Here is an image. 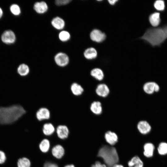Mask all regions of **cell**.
I'll return each mask as SVG.
<instances>
[{"label":"cell","instance_id":"obj_1","mask_svg":"<svg viewBox=\"0 0 167 167\" xmlns=\"http://www.w3.org/2000/svg\"><path fill=\"white\" fill-rule=\"evenodd\" d=\"M26 113L21 105H15L6 107H0V124H12L21 118Z\"/></svg>","mask_w":167,"mask_h":167},{"label":"cell","instance_id":"obj_2","mask_svg":"<svg viewBox=\"0 0 167 167\" xmlns=\"http://www.w3.org/2000/svg\"><path fill=\"white\" fill-rule=\"evenodd\" d=\"M167 38V26L148 29L141 39L152 46H159Z\"/></svg>","mask_w":167,"mask_h":167},{"label":"cell","instance_id":"obj_3","mask_svg":"<svg viewBox=\"0 0 167 167\" xmlns=\"http://www.w3.org/2000/svg\"><path fill=\"white\" fill-rule=\"evenodd\" d=\"M97 156L103 160L107 167H112L119 161L118 153L116 148L113 146H102L99 149Z\"/></svg>","mask_w":167,"mask_h":167},{"label":"cell","instance_id":"obj_4","mask_svg":"<svg viewBox=\"0 0 167 167\" xmlns=\"http://www.w3.org/2000/svg\"><path fill=\"white\" fill-rule=\"evenodd\" d=\"M144 92L147 94L151 95L159 92L160 87L156 82L149 81L145 83L143 86Z\"/></svg>","mask_w":167,"mask_h":167},{"label":"cell","instance_id":"obj_5","mask_svg":"<svg viewBox=\"0 0 167 167\" xmlns=\"http://www.w3.org/2000/svg\"><path fill=\"white\" fill-rule=\"evenodd\" d=\"M54 60L56 64L61 67L66 66L69 62V57L66 54L63 52H59L56 54Z\"/></svg>","mask_w":167,"mask_h":167},{"label":"cell","instance_id":"obj_6","mask_svg":"<svg viewBox=\"0 0 167 167\" xmlns=\"http://www.w3.org/2000/svg\"><path fill=\"white\" fill-rule=\"evenodd\" d=\"M51 116L49 109L47 108L42 107L40 108L36 113V119L40 121L49 119Z\"/></svg>","mask_w":167,"mask_h":167},{"label":"cell","instance_id":"obj_7","mask_svg":"<svg viewBox=\"0 0 167 167\" xmlns=\"http://www.w3.org/2000/svg\"><path fill=\"white\" fill-rule=\"evenodd\" d=\"M137 127L139 132L143 135L149 133L152 130L151 125L148 122L145 120L139 121L137 124Z\"/></svg>","mask_w":167,"mask_h":167},{"label":"cell","instance_id":"obj_8","mask_svg":"<svg viewBox=\"0 0 167 167\" xmlns=\"http://www.w3.org/2000/svg\"><path fill=\"white\" fill-rule=\"evenodd\" d=\"M16 37L14 32L10 30L5 31L1 36V40L4 43L7 44L13 43L15 41Z\"/></svg>","mask_w":167,"mask_h":167},{"label":"cell","instance_id":"obj_9","mask_svg":"<svg viewBox=\"0 0 167 167\" xmlns=\"http://www.w3.org/2000/svg\"><path fill=\"white\" fill-rule=\"evenodd\" d=\"M105 141L111 146L115 145L118 141V137L117 135L114 132L108 131L104 135Z\"/></svg>","mask_w":167,"mask_h":167},{"label":"cell","instance_id":"obj_10","mask_svg":"<svg viewBox=\"0 0 167 167\" xmlns=\"http://www.w3.org/2000/svg\"><path fill=\"white\" fill-rule=\"evenodd\" d=\"M90 37L92 41L99 43L102 42L105 40L106 35L100 30L95 29L91 32Z\"/></svg>","mask_w":167,"mask_h":167},{"label":"cell","instance_id":"obj_11","mask_svg":"<svg viewBox=\"0 0 167 167\" xmlns=\"http://www.w3.org/2000/svg\"><path fill=\"white\" fill-rule=\"evenodd\" d=\"M56 131L58 137L61 139H66L69 133V129L67 126L64 125H60L57 127Z\"/></svg>","mask_w":167,"mask_h":167},{"label":"cell","instance_id":"obj_12","mask_svg":"<svg viewBox=\"0 0 167 167\" xmlns=\"http://www.w3.org/2000/svg\"><path fill=\"white\" fill-rule=\"evenodd\" d=\"M143 155L147 158L152 157L154 154L155 146L154 144L151 142L145 143L143 146Z\"/></svg>","mask_w":167,"mask_h":167},{"label":"cell","instance_id":"obj_13","mask_svg":"<svg viewBox=\"0 0 167 167\" xmlns=\"http://www.w3.org/2000/svg\"><path fill=\"white\" fill-rule=\"evenodd\" d=\"M95 92L98 96L105 97L109 94L110 90L109 88L106 84H101L97 86Z\"/></svg>","mask_w":167,"mask_h":167},{"label":"cell","instance_id":"obj_14","mask_svg":"<svg viewBox=\"0 0 167 167\" xmlns=\"http://www.w3.org/2000/svg\"><path fill=\"white\" fill-rule=\"evenodd\" d=\"M51 153L54 157L58 159H60L64 156L65 150L62 146L57 144L53 147L51 150Z\"/></svg>","mask_w":167,"mask_h":167},{"label":"cell","instance_id":"obj_15","mask_svg":"<svg viewBox=\"0 0 167 167\" xmlns=\"http://www.w3.org/2000/svg\"><path fill=\"white\" fill-rule=\"evenodd\" d=\"M33 8L36 13L39 14H43L47 12L48 7L46 2L41 1L35 3L34 5Z\"/></svg>","mask_w":167,"mask_h":167},{"label":"cell","instance_id":"obj_16","mask_svg":"<svg viewBox=\"0 0 167 167\" xmlns=\"http://www.w3.org/2000/svg\"><path fill=\"white\" fill-rule=\"evenodd\" d=\"M127 165L129 167H143L144 163L139 156H135L128 161Z\"/></svg>","mask_w":167,"mask_h":167},{"label":"cell","instance_id":"obj_17","mask_svg":"<svg viewBox=\"0 0 167 167\" xmlns=\"http://www.w3.org/2000/svg\"><path fill=\"white\" fill-rule=\"evenodd\" d=\"M70 90L72 94L76 96L82 95L84 92V89L82 86L76 82H74L71 84Z\"/></svg>","mask_w":167,"mask_h":167},{"label":"cell","instance_id":"obj_18","mask_svg":"<svg viewBox=\"0 0 167 167\" xmlns=\"http://www.w3.org/2000/svg\"><path fill=\"white\" fill-rule=\"evenodd\" d=\"M51 24L55 28L58 30L62 29L65 26L64 20L58 16L52 19Z\"/></svg>","mask_w":167,"mask_h":167},{"label":"cell","instance_id":"obj_19","mask_svg":"<svg viewBox=\"0 0 167 167\" xmlns=\"http://www.w3.org/2000/svg\"><path fill=\"white\" fill-rule=\"evenodd\" d=\"M90 110L94 114L98 115L101 113L102 108L101 104L99 101H94L90 106Z\"/></svg>","mask_w":167,"mask_h":167},{"label":"cell","instance_id":"obj_20","mask_svg":"<svg viewBox=\"0 0 167 167\" xmlns=\"http://www.w3.org/2000/svg\"><path fill=\"white\" fill-rule=\"evenodd\" d=\"M55 131L54 125L50 122L45 123L43 126L42 131L44 134L46 136H50L52 135Z\"/></svg>","mask_w":167,"mask_h":167},{"label":"cell","instance_id":"obj_21","mask_svg":"<svg viewBox=\"0 0 167 167\" xmlns=\"http://www.w3.org/2000/svg\"><path fill=\"white\" fill-rule=\"evenodd\" d=\"M91 76L98 81L103 79L104 77L103 71L101 69L96 68L92 69L90 71Z\"/></svg>","mask_w":167,"mask_h":167},{"label":"cell","instance_id":"obj_22","mask_svg":"<svg viewBox=\"0 0 167 167\" xmlns=\"http://www.w3.org/2000/svg\"><path fill=\"white\" fill-rule=\"evenodd\" d=\"M84 55L87 59L91 60L96 58L97 56L96 50L93 47H90L86 49L84 51Z\"/></svg>","mask_w":167,"mask_h":167},{"label":"cell","instance_id":"obj_23","mask_svg":"<svg viewBox=\"0 0 167 167\" xmlns=\"http://www.w3.org/2000/svg\"><path fill=\"white\" fill-rule=\"evenodd\" d=\"M149 21L153 27H156L158 26L161 22L160 14L158 12H155L151 14L149 18Z\"/></svg>","mask_w":167,"mask_h":167},{"label":"cell","instance_id":"obj_24","mask_svg":"<svg viewBox=\"0 0 167 167\" xmlns=\"http://www.w3.org/2000/svg\"><path fill=\"white\" fill-rule=\"evenodd\" d=\"M17 71L18 74L21 76H25L29 74L30 69L27 65L22 64L18 67Z\"/></svg>","mask_w":167,"mask_h":167},{"label":"cell","instance_id":"obj_25","mask_svg":"<svg viewBox=\"0 0 167 167\" xmlns=\"http://www.w3.org/2000/svg\"><path fill=\"white\" fill-rule=\"evenodd\" d=\"M50 146L49 141L47 139H44L40 143L39 148L42 152L46 153L49 151Z\"/></svg>","mask_w":167,"mask_h":167},{"label":"cell","instance_id":"obj_26","mask_svg":"<svg viewBox=\"0 0 167 167\" xmlns=\"http://www.w3.org/2000/svg\"><path fill=\"white\" fill-rule=\"evenodd\" d=\"M158 154L162 156L167 155V143L165 142H161L157 148Z\"/></svg>","mask_w":167,"mask_h":167},{"label":"cell","instance_id":"obj_27","mask_svg":"<svg viewBox=\"0 0 167 167\" xmlns=\"http://www.w3.org/2000/svg\"><path fill=\"white\" fill-rule=\"evenodd\" d=\"M31 164L29 160L26 157L20 158L17 162L18 167H30Z\"/></svg>","mask_w":167,"mask_h":167},{"label":"cell","instance_id":"obj_28","mask_svg":"<svg viewBox=\"0 0 167 167\" xmlns=\"http://www.w3.org/2000/svg\"><path fill=\"white\" fill-rule=\"evenodd\" d=\"M59 40L62 42H66L68 41L71 37L70 33L67 31L63 30L58 34Z\"/></svg>","mask_w":167,"mask_h":167},{"label":"cell","instance_id":"obj_29","mask_svg":"<svg viewBox=\"0 0 167 167\" xmlns=\"http://www.w3.org/2000/svg\"><path fill=\"white\" fill-rule=\"evenodd\" d=\"M154 6L156 9L160 11H163L165 8V3L163 0H157L155 1Z\"/></svg>","mask_w":167,"mask_h":167},{"label":"cell","instance_id":"obj_30","mask_svg":"<svg viewBox=\"0 0 167 167\" xmlns=\"http://www.w3.org/2000/svg\"><path fill=\"white\" fill-rule=\"evenodd\" d=\"M11 12L15 15H19L21 13V10L19 6L17 4H13L10 7Z\"/></svg>","mask_w":167,"mask_h":167},{"label":"cell","instance_id":"obj_31","mask_svg":"<svg viewBox=\"0 0 167 167\" xmlns=\"http://www.w3.org/2000/svg\"><path fill=\"white\" fill-rule=\"evenodd\" d=\"M71 1L70 0H57L55 1V3L57 5L60 6L66 5Z\"/></svg>","mask_w":167,"mask_h":167},{"label":"cell","instance_id":"obj_32","mask_svg":"<svg viewBox=\"0 0 167 167\" xmlns=\"http://www.w3.org/2000/svg\"><path fill=\"white\" fill-rule=\"evenodd\" d=\"M6 159L5 153L3 151H0V164H2L4 163Z\"/></svg>","mask_w":167,"mask_h":167},{"label":"cell","instance_id":"obj_33","mask_svg":"<svg viewBox=\"0 0 167 167\" xmlns=\"http://www.w3.org/2000/svg\"><path fill=\"white\" fill-rule=\"evenodd\" d=\"M91 167H107L105 164H102L100 161H97L95 162L94 164H92Z\"/></svg>","mask_w":167,"mask_h":167},{"label":"cell","instance_id":"obj_34","mask_svg":"<svg viewBox=\"0 0 167 167\" xmlns=\"http://www.w3.org/2000/svg\"><path fill=\"white\" fill-rule=\"evenodd\" d=\"M44 167H58L56 164L50 162H46L45 163Z\"/></svg>","mask_w":167,"mask_h":167},{"label":"cell","instance_id":"obj_35","mask_svg":"<svg viewBox=\"0 0 167 167\" xmlns=\"http://www.w3.org/2000/svg\"><path fill=\"white\" fill-rule=\"evenodd\" d=\"M109 3L111 5H114L116 2L118 1V0H108Z\"/></svg>","mask_w":167,"mask_h":167},{"label":"cell","instance_id":"obj_36","mask_svg":"<svg viewBox=\"0 0 167 167\" xmlns=\"http://www.w3.org/2000/svg\"><path fill=\"white\" fill-rule=\"evenodd\" d=\"M112 167H124V166L120 164H116L113 165Z\"/></svg>","mask_w":167,"mask_h":167},{"label":"cell","instance_id":"obj_37","mask_svg":"<svg viewBox=\"0 0 167 167\" xmlns=\"http://www.w3.org/2000/svg\"><path fill=\"white\" fill-rule=\"evenodd\" d=\"M64 167H75V166L72 164L67 165H65Z\"/></svg>","mask_w":167,"mask_h":167},{"label":"cell","instance_id":"obj_38","mask_svg":"<svg viewBox=\"0 0 167 167\" xmlns=\"http://www.w3.org/2000/svg\"><path fill=\"white\" fill-rule=\"evenodd\" d=\"M3 15V11L2 9L0 7V18Z\"/></svg>","mask_w":167,"mask_h":167}]
</instances>
